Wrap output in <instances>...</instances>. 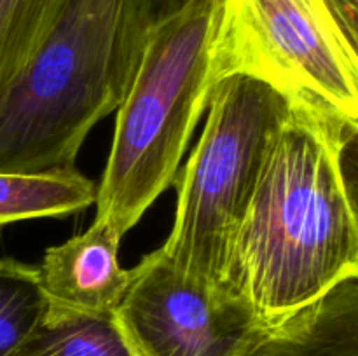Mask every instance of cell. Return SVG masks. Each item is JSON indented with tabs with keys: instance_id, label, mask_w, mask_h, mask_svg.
Instances as JSON below:
<instances>
[{
	"instance_id": "8992f818",
	"label": "cell",
	"mask_w": 358,
	"mask_h": 356,
	"mask_svg": "<svg viewBox=\"0 0 358 356\" xmlns=\"http://www.w3.org/2000/svg\"><path fill=\"white\" fill-rule=\"evenodd\" d=\"M131 272L114 320L135 356H241L261 335L241 300L184 278L161 248Z\"/></svg>"
},
{
	"instance_id": "9c48e42d",
	"label": "cell",
	"mask_w": 358,
	"mask_h": 356,
	"mask_svg": "<svg viewBox=\"0 0 358 356\" xmlns=\"http://www.w3.org/2000/svg\"><path fill=\"white\" fill-rule=\"evenodd\" d=\"M96 201V185L77 168L44 173L0 171V227L73 215Z\"/></svg>"
},
{
	"instance_id": "277c9868",
	"label": "cell",
	"mask_w": 358,
	"mask_h": 356,
	"mask_svg": "<svg viewBox=\"0 0 358 356\" xmlns=\"http://www.w3.org/2000/svg\"><path fill=\"white\" fill-rule=\"evenodd\" d=\"M292 100L255 77L212 91L198 143L177 175V208L161 251L184 278L224 292L231 244Z\"/></svg>"
},
{
	"instance_id": "5bb4252c",
	"label": "cell",
	"mask_w": 358,
	"mask_h": 356,
	"mask_svg": "<svg viewBox=\"0 0 358 356\" xmlns=\"http://www.w3.org/2000/svg\"><path fill=\"white\" fill-rule=\"evenodd\" d=\"M358 63V0H324Z\"/></svg>"
},
{
	"instance_id": "52a82bcc",
	"label": "cell",
	"mask_w": 358,
	"mask_h": 356,
	"mask_svg": "<svg viewBox=\"0 0 358 356\" xmlns=\"http://www.w3.org/2000/svg\"><path fill=\"white\" fill-rule=\"evenodd\" d=\"M122 237L101 220L44 251L38 267L49 314L114 316L131 283L119 264Z\"/></svg>"
},
{
	"instance_id": "6da1fadb",
	"label": "cell",
	"mask_w": 358,
	"mask_h": 356,
	"mask_svg": "<svg viewBox=\"0 0 358 356\" xmlns=\"http://www.w3.org/2000/svg\"><path fill=\"white\" fill-rule=\"evenodd\" d=\"M343 119L292 101L231 244L224 292L262 330L358 279V227L338 166Z\"/></svg>"
},
{
	"instance_id": "7c38bea8",
	"label": "cell",
	"mask_w": 358,
	"mask_h": 356,
	"mask_svg": "<svg viewBox=\"0 0 358 356\" xmlns=\"http://www.w3.org/2000/svg\"><path fill=\"white\" fill-rule=\"evenodd\" d=\"M63 0H0V94L9 87Z\"/></svg>"
},
{
	"instance_id": "30bf717a",
	"label": "cell",
	"mask_w": 358,
	"mask_h": 356,
	"mask_svg": "<svg viewBox=\"0 0 358 356\" xmlns=\"http://www.w3.org/2000/svg\"><path fill=\"white\" fill-rule=\"evenodd\" d=\"M7 356H135L114 316L45 314Z\"/></svg>"
},
{
	"instance_id": "5b68a950",
	"label": "cell",
	"mask_w": 358,
	"mask_h": 356,
	"mask_svg": "<svg viewBox=\"0 0 358 356\" xmlns=\"http://www.w3.org/2000/svg\"><path fill=\"white\" fill-rule=\"evenodd\" d=\"M236 73L358 119V63L324 0H222L213 87Z\"/></svg>"
},
{
	"instance_id": "7a4b0ae2",
	"label": "cell",
	"mask_w": 358,
	"mask_h": 356,
	"mask_svg": "<svg viewBox=\"0 0 358 356\" xmlns=\"http://www.w3.org/2000/svg\"><path fill=\"white\" fill-rule=\"evenodd\" d=\"M150 30L143 0H63L0 94V171L76 168L124 100Z\"/></svg>"
},
{
	"instance_id": "4fadbf2b",
	"label": "cell",
	"mask_w": 358,
	"mask_h": 356,
	"mask_svg": "<svg viewBox=\"0 0 358 356\" xmlns=\"http://www.w3.org/2000/svg\"><path fill=\"white\" fill-rule=\"evenodd\" d=\"M338 166L343 188L358 227V119H343L339 124Z\"/></svg>"
},
{
	"instance_id": "3957f363",
	"label": "cell",
	"mask_w": 358,
	"mask_h": 356,
	"mask_svg": "<svg viewBox=\"0 0 358 356\" xmlns=\"http://www.w3.org/2000/svg\"><path fill=\"white\" fill-rule=\"evenodd\" d=\"M222 0H191L152 27L119 105L96 185V216L124 237L175 185L182 157L212 96L213 44Z\"/></svg>"
},
{
	"instance_id": "ba28073f",
	"label": "cell",
	"mask_w": 358,
	"mask_h": 356,
	"mask_svg": "<svg viewBox=\"0 0 358 356\" xmlns=\"http://www.w3.org/2000/svg\"><path fill=\"white\" fill-rule=\"evenodd\" d=\"M241 356H358V279L262 330Z\"/></svg>"
},
{
	"instance_id": "8fae6325",
	"label": "cell",
	"mask_w": 358,
	"mask_h": 356,
	"mask_svg": "<svg viewBox=\"0 0 358 356\" xmlns=\"http://www.w3.org/2000/svg\"><path fill=\"white\" fill-rule=\"evenodd\" d=\"M48 314L38 267L0 257V356L17 348Z\"/></svg>"
},
{
	"instance_id": "9a60e30c",
	"label": "cell",
	"mask_w": 358,
	"mask_h": 356,
	"mask_svg": "<svg viewBox=\"0 0 358 356\" xmlns=\"http://www.w3.org/2000/svg\"><path fill=\"white\" fill-rule=\"evenodd\" d=\"M189 2L191 0H143V6H145L150 27H156L161 21L180 13Z\"/></svg>"
}]
</instances>
